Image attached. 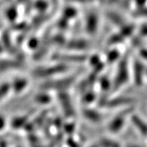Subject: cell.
<instances>
[{"instance_id": "3", "label": "cell", "mask_w": 147, "mask_h": 147, "mask_svg": "<svg viewBox=\"0 0 147 147\" xmlns=\"http://www.w3.org/2000/svg\"><path fill=\"white\" fill-rule=\"evenodd\" d=\"M140 35L141 37H147V23L143 24L140 27Z\"/></svg>"}, {"instance_id": "1", "label": "cell", "mask_w": 147, "mask_h": 147, "mask_svg": "<svg viewBox=\"0 0 147 147\" xmlns=\"http://www.w3.org/2000/svg\"><path fill=\"white\" fill-rule=\"evenodd\" d=\"M146 68L140 61H135L134 63V82L137 85H141L144 82V77L146 75Z\"/></svg>"}, {"instance_id": "2", "label": "cell", "mask_w": 147, "mask_h": 147, "mask_svg": "<svg viewBox=\"0 0 147 147\" xmlns=\"http://www.w3.org/2000/svg\"><path fill=\"white\" fill-rule=\"evenodd\" d=\"M131 121L136 129H138L143 135L147 136V123L138 116L134 115L131 117Z\"/></svg>"}, {"instance_id": "6", "label": "cell", "mask_w": 147, "mask_h": 147, "mask_svg": "<svg viewBox=\"0 0 147 147\" xmlns=\"http://www.w3.org/2000/svg\"><path fill=\"white\" fill-rule=\"evenodd\" d=\"M146 76H147V67H146Z\"/></svg>"}, {"instance_id": "5", "label": "cell", "mask_w": 147, "mask_h": 147, "mask_svg": "<svg viewBox=\"0 0 147 147\" xmlns=\"http://www.w3.org/2000/svg\"><path fill=\"white\" fill-rule=\"evenodd\" d=\"M129 147H140V146H134V145H131V146H129Z\"/></svg>"}, {"instance_id": "4", "label": "cell", "mask_w": 147, "mask_h": 147, "mask_svg": "<svg viewBox=\"0 0 147 147\" xmlns=\"http://www.w3.org/2000/svg\"><path fill=\"white\" fill-rule=\"evenodd\" d=\"M140 55L144 60L147 61V48H141L140 49Z\"/></svg>"}]
</instances>
